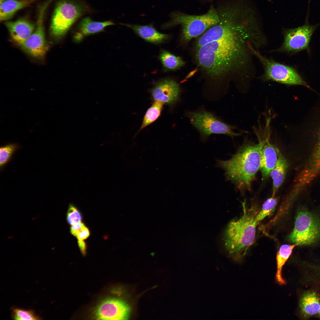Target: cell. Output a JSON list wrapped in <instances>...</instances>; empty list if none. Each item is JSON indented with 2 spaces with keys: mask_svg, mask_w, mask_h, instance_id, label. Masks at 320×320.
Wrapping results in <instances>:
<instances>
[{
  "mask_svg": "<svg viewBox=\"0 0 320 320\" xmlns=\"http://www.w3.org/2000/svg\"><path fill=\"white\" fill-rule=\"evenodd\" d=\"M209 42L195 48V59L202 71L215 84L244 72L253 55L249 46L257 47L261 36L254 22L243 16L226 13L212 27Z\"/></svg>",
  "mask_w": 320,
  "mask_h": 320,
  "instance_id": "6da1fadb",
  "label": "cell"
},
{
  "mask_svg": "<svg viewBox=\"0 0 320 320\" xmlns=\"http://www.w3.org/2000/svg\"><path fill=\"white\" fill-rule=\"evenodd\" d=\"M244 145L230 159L217 160V166L225 172L226 180L234 184L239 190L250 191L260 168L262 141Z\"/></svg>",
  "mask_w": 320,
  "mask_h": 320,
  "instance_id": "7a4b0ae2",
  "label": "cell"
},
{
  "mask_svg": "<svg viewBox=\"0 0 320 320\" xmlns=\"http://www.w3.org/2000/svg\"><path fill=\"white\" fill-rule=\"evenodd\" d=\"M245 202L242 203L243 214L239 218L231 221L225 231L224 243L229 253L236 259H241L247 254L254 244L256 228L259 223L256 217L258 213L254 207L247 208Z\"/></svg>",
  "mask_w": 320,
  "mask_h": 320,
  "instance_id": "3957f363",
  "label": "cell"
},
{
  "mask_svg": "<svg viewBox=\"0 0 320 320\" xmlns=\"http://www.w3.org/2000/svg\"><path fill=\"white\" fill-rule=\"evenodd\" d=\"M171 17L170 21L162 25V28L167 29L181 25L182 39L185 42L200 35L220 21L217 11L213 7L202 15H190L175 12L171 14Z\"/></svg>",
  "mask_w": 320,
  "mask_h": 320,
  "instance_id": "277c9868",
  "label": "cell"
},
{
  "mask_svg": "<svg viewBox=\"0 0 320 320\" xmlns=\"http://www.w3.org/2000/svg\"><path fill=\"white\" fill-rule=\"evenodd\" d=\"M185 114L203 141L213 134H224L232 137L241 135L240 133L234 132L236 128L234 126L225 123L213 113L204 108L188 111Z\"/></svg>",
  "mask_w": 320,
  "mask_h": 320,
  "instance_id": "5b68a950",
  "label": "cell"
},
{
  "mask_svg": "<svg viewBox=\"0 0 320 320\" xmlns=\"http://www.w3.org/2000/svg\"><path fill=\"white\" fill-rule=\"evenodd\" d=\"M249 48L252 54L259 60L263 66V79L286 85H302L308 87V86L293 68L268 58L252 45H250Z\"/></svg>",
  "mask_w": 320,
  "mask_h": 320,
  "instance_id": "8992f818",
  "label": "cell"
},
{
  "mask_svg": "<svg viewBox=\"0 0 320 320\" xmlns=\"http://www.w3.org/2000/svg\"><path fill=\"white\" fill-rule=\"evenodd\" d=\"M290 241L297 245L313 244L320 238V219L305 210L298 211L294 226L288 236Z\"/></svg>",
  "mask_w": 320,
  "mask_h": 320,
  "instance_id": "52a82bcc",
  "label": "cell"
},
{
  "mask_svg": "<svg viewBox=\"0 0 320 320\" xmlns=\"http://www.w3.org/2000/svg\"><path fill=\"white\" fill-rule=\"evenodd\" d=\"M85 9L82 6L67 0L59 2L55 9L50 27L52 37L59 39L63 37Z\"/></svg>",
  "mask_w": 320,
  "mask_h": 320,
  "instance_id": "ba28073f",
  "label": "cell"
},
{
  "mask_svg": "<svg viewBox=\"0 0 320 320\" xmlns=\"http://www.w3.org/2000/svg\"><path fill=\"white\" fill-rule=\"evenodd\" d=\"M52 1L47 0L43 4L40 9L35 30L27 39L19 45L25 52L36 59H42L48 50L43 22L45 11Z\"/></svg>",
  "mask_w": 320,
  "mask_h": 320,
  "instance_id": "9c48e42d",
  "label": "cell"
},
{
  "mask_svg": "<svg viewBox=\"0 0 320 320\" xmlns=\"http://www.w3.org/2000/svg\"><path fill=\"white\" fill-rule=\"evenodd\" d=\"M270 121H266L264 126H260L254 130L258 138L263 142L260 168L263 180L269 176L271 171L275 167L281 154L278 148L270 141Z\"/></svg>",
  "mask_w": 320,
  "mask_h": 320,
  "instance_id": "30bf717a",
  "label": "cell"
},
{
  "mask_svg": "<svg viewBox=\"0 0 320 320\" xmlns=\"http://www.w3.org/2000/svg\"><path fill=\"white\" fill-rule=\"evenodd\" d=\"M319 25H311L307 22L298 28L286 30L282 44L277 51L294 52L306 48L314 31Z\"/></svg>",
  "mask_w": 320,
  "mask_h": 320,
  "instance_id": "8fae6325",
  "label": "cell"
},
{
  "mask_svg": "<svg viewBox=\"0 0 320 320\" xmlns=\"http://www.w3.org/2000/svg\"><path fill=\"white\" fill-rule=\"evenodd\" d=\"M129 306L117 298H109L102 301L96 308L95 318L100 320H126L129 318Z\"/></svg>",
  "mask_w": 320,
  "mask_h": 320,
  "instance_id": "7c38bea8",
  "label": "cell"
},
{
  "mask_svg": "<svg viewBox=\"0 0 320 320\" xmlns=\"http://www.w3.org/2000/svg\"><path fill=\"white\" fill-rule=\"evenodd\" d=\"M181 90L177 83L171 79H165L156 83L151 91L154 101L172 105L179 100Z\"/></svg>",
  "mask_w": 320,
  "mask_h": 320,
  "instance_id": "4fadbf2b",
  "label": "cell"
},
{
  "mask_svg": "<svg viewBox=\"0 0 320 320\" xmlns=\"http://www.w3.org/2000/svg\"><path fill=\"white\" fill-rule=\"evenodd\" d=\"M5 24L11 38L19 45L32 33L35 28L33 24L24 20L7 21Z\"/></svg>",
  "mask_w": 320,
  "mask_h": 320,
  "instance_id": "5bb4252c",
  "label": "cell"
},
{
  "mask_svg": "<svg viewBox=\"0 0 320 320\" xmlns=\"http://www.w3.org/2000/svg\"><path fill=\"white\" fill-rule=\"evenodd\" d=\"M124 25L131 28L141 38L153 44L162 43L168 40L170 38L169 35L158 32L152 24L141 25L128 24Z\"/></svg>",
  "mask_w": 320,
  "mask_h": 320,
  "instance_id": "9a60e30c",
  "label": "cell"
},
{
  "mask_svg": "<svg viewBox=\"0 0 320 320\" xmlns=\"http://www.w3.org/2000/svg\"><path fill=\"white\" fill-rule=\"evenodd\" d=\"M113 24L114 23L111 21L97 22L93 21L89 17H85L79 24L78 32L74 37V40L78 42L84 36L101 32L107 26Z\"/></svg>",
  "mask_w": 320,
  "mask_h": 320,
  "instance_id": "2e32d148",
  "label": "cell"
},
{
  "mask_svg": "<svg viewBox=\"0 0 320 320\" xmlns=\"http://www.w3.org/2000/svg\"><path fill=\"white\" fill-rule=\"evenodd\" d=\"M320 306L319 298L315 292L305 293L300 300V313L304 318H308L318 313Z\"/></svg>",
  "mask_w": 320,
  "mask_h": 320,
  "instance_id": "e0dca14e",
  "label": "cell"
},
{
  "mask_svg": "<svg viewBox=\"0 0 320 320\" xmlns=\"http://www.w3.org/2000/svg\"><path fill=\"white\" fill-rule=\"evenodd\" d=\"M286 159L281 154L274 168L271 171L270 175L273 180L272 196H274L283 183L287 168Z\"/></svg>",
  "mask_w": 320,
  "mask_h": 320,
  "instance_id": "ac0fdd59",
  "label": "cell"
},
{
  "mask_svg": "<svg viewBox=\"0 0 320 320\" xmlns=\"http://www.w3.org/2000/svg\"><path fill=\"white\" fill-rule=\"evenodd\" d=\"M33 0H8L1 3L0 20L6 21L11 18L19 10L27 6Z\"/></svg>",
  "mask_w": 320,
  "mask_h": 320,
  "instance_id": "d6986e66",
  "label": "cell"
},
{
  "mask_svg": "<svg viewBox=\"0 0 320 320\" xmlns=\"http://www.w3.org/2000/svg\"><path fill=\"white\" fill-rule=\"evenodd\" d=\"M296 244H285L281 245L278 251L276 256L277 269L276 279L280 285L285 284L286 282L282 276L283 266L292 254Z\"/></svg>",
  "mask_w": 320,
  "mask_h": 320,
  "instance_id": "ffe728a7",
  "label": "cell"
},
{
  "mask_svg": "<svg viewBox=\"0 0 320 320\" xmlns=\"http://www.w3.org/2000/svg\"><path fill=\"white\" fill-rule=\"evenodd\" d=\"M159 58L165 71L175 70L184 66L185 64L180 57L164 50H161Z\"/></svg>",
  "mask_w": 320,
  "mask_h": 320,
  "instance_id": "44dd1931",
  "label": "cell"
},
{
  "mask_svg": "<svg viewBox=\"0 0 320 320\" xmlns=\"http://www.w3.org/2000/svg\"><path fill=\"white\" fill-rule=\"evenodd\" d=\"M164 104L160 101H154L146 112L139 131L154 122L158 118L160 115Z\"/></svg>",
  "mask_w": 320,
  "mask_h": 320,
  "instance_id": "7402d4cb",
  "label": "cell"
},
{
  "mask_svg": "<svg viewBox=\"0 0 320 320\" xmlns=\"http://www.w3.org/2000/svg\"><path fill=\"white\" fill-rule=\"evenodd\" d=\"M278 199V198L275 196H272L265 201L261 210L258 212L256 216V220L258 223L270 215L274 211Z\"/></svg>",
  "mask_w": 320,
  "mask_h": 320,
  "instance_id": "603a6c76",
  "label": "cell"
},
{
  "mask_svg": "<svg viewBox=\"0 0 320 320\" xmlns=\"http://www.w3.org/2000/svg\"><path fill=\"white\" fill-rule=\"evenodd\" d=\"M16 143L9 144L0 148V167L2 169L10 161L15 151L19 148Z\"/></svg>",
  "mask_w": 320,
  "mask_h": 320,
  "instance_id": "cb8c5ba5",
  "label": "cell"
},
{
  "mask_svg": "<svg viewBox=\"0 0 320 320\" xmlns=\"http://www.w3.org/2000/svg\"><path fill=\"white\" fill-rule=\"evenodd\" d=\"M12 317L16 320H40V317L36 315L33 311L27 310L19 308L12 309Z\"/></svg>",
  "mask_w": 320,
  "mask_h": 320,
  "instance_id": "d4e9b609",
  "label": "cell"
},
{
  "mask_svg": "<svg viewBox=\"0 0 320 320\" xmlns=\"http://www.w3.org/2000/svg\"><path fill=\"white\" fill-rule=\"evenodd\" d=\"M81 220L80 212L73 205L70 204L67 214V220L68 223L72 225L81 221Z\"/></svg>",
  "mask_w": 320,
  "mask_h": 320,
  "instance_id": "484cf974",
  "label": "cell"
},
{
  "mask_svg": "<svg viewBox=\"0 0 320 320\" xmlns=\"http://www.w3.org/2000/svg\"><path fill=\"white\" fill-rule=\"evenodd\" d=\"M316 129V135L318 137V142L315 153L313 158V164L317 168L320 167V124Z\"/></svg>",
  "mask_w": 320,
  "mask_h": 320,
  "instance_id": "4316f807",
  "label": "cell"
},
{
  "mask_svg": "<svg viewBox=\"0 0 320 320\" xmlns=\"http://www.w3.org/2000/svg\"><path fill=\"white\" fill-rule=\"evenodd\" d=\"M89 235L90 232L89 229L85 225L78 232L75 237L78 240L83 241L87 239Z\"/></svg>",
  "mask_w": 320,
  "mask_h": 320,
  "instance_id": "83f0119b",
  "label": "cell"
},
{
  "mask_svg": "<svg viewBox=\"0 0 320 320\" xmlns=\"http://www.w3.org/2000/svg\"><path fill=\"white\" fill-rule=\"evenodd\" d=\"M85 225L81 221L78 222L72 225L70 228V232L75 236L78 232Z\"/></svg>",
  "mask_w": 320,
  "mask_h": 320,
  "instance_id": "f1b7e54d",
  "label": "cell"
},
{
  "mask_svg": "<svg viewBox=\"0 0 320 320\" xmlns=\"http://www.w3.org/2000/svg\"><path fill=\"white\" fill-rule=\"evenodd\" d=\"M78 244L81 253L85 255L86 253V244L85 242L83 241H78Z\"/></svg>",
  "mask_w": 320,
  "mask_h": 320,
  "instance_id": "f546056e",
  "label": "cell"
},
{
  "mask_svg": "<svg viewBox=\"0 0 320 320\" xmlns=\"http://www.w3.org/2000/svg\"><path fill=\"white\" fill-rule=\"evenodd\" d=\"M198 70V69L197 68L194 69L193 70L191 71L187 75L185 78V79L183 80V81H185V80H187L188 79L191 77L195 73L197 72Z\"/></svg>",
  "mask_w": 320,
  "mask_h": 320,
  "instance_id": "4dcf8cb0",
  "label": "cell"
},
{
  "mask_svg": "<svg viewBox=\"0 0 320 320\" xmlns=\"http://www.w3.org/2000/svg\"><path fill=\"white\" fill-rule=\"evenodd\" d=\"M317 314H318V315L319 317H320V306Z\"/></svg>",
  "mask_w": 320,
  "mask_h": 320,
  "instance_id": "1f68e13d",
  "label": "cell"
},
{
  "mask_svg": "<svg viewBox=\"0 0 320 320\" xmlns=\"http://www.w3.org/2000/svg\"><path fill=\"white\" fill-rule=\"evenodd\" d=\"M7 0H0V3H1L3 2H4V1H6Z\"/></svg>",
  "mask_w": 320,
  "mask_h": 320,
  "instance_id": "d6a6232c",
  "label": "cell"
},
{
  "mask_svg": "<svg viewBox=\"0 0 320 320\" xmlns=\"http://www.w3.org/2000/svg\"><path fill=\"white\" fill-rule=\"evenodd\" d=\"M319 271L318 272V273H319V277H320V269H319Z\"/></svg>",
  "mask_w": 320,
  "mask_h": 320,
  "instance_id": "836d02e7",
  "label": "cell"
}]
</instances>
